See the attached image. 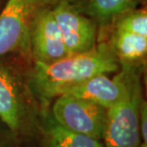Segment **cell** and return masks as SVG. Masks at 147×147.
I'll return each mask as SVG.
<instances>
[{"label":"cell","mask_w":147,"mask_h":147,"mask_svg":"<svg viewBox=\"0 0 147 147\" xmlns=\"http://www.w3.org/2000/svg\"><path fill=\"white\" fill-rule=\"evenodd\" d=\"M119 62L107 40L99 41L90 51L70 55L55 62H33L28 78L32 90L43 105H51L55 98L100 74L119 70Z\"/></svg>","instance_id":"6da1fadb"},{"label":"cell","mask_w":147,"mask_h":147,"mask_svg":"<svg viewBox=\"0 0 147 147\" xmlns=\"http://www.w3.org/2000/svg\"><path fill=\"white\" fill-rule=\"evenodd\" d=\"M32 63L16 55L0 58V119L16 140L36 137L45 105L32 90L28 78Z\"/></svg>","instance_id":"7a4b0ae2"},{"label":"cell","mask_w":147,"mask_h":147,"mask_svg":"<svg viewBox=\"0 0 147 147\" xmlns=\"http://www.w3.org/2000/svg\"><path fill=\"white\" fill-rule=\"evenodd\" d=\"M124 76L125 93L121 99L107 109L104 147H139L140 109L143 99L142 76L144 65H119Z\"/></svg>","instance_id":"3957f363"},{"label":"cell","mask_w":147,"mask_h":147,"mask_svg":"<svg viewBox=\"0 0 147 147\" xmlns=\"http://www.w3.org/2000/svg\"><path fill=\"white\" fill-rule=\"evenodd\" d=\"M50 0H7L0 11V58L14 55L32 63L30 32L41 9Z\"/></svg>","instance_id":"277c9868"},{"label":"cell","mask_w":147,"mask_h":147,"mask_svg":"<svg viewBox=\"0 0 147 147\" xmlns=\"http://www.w3.org/2000/svg\"><path fill=\"white\" fill-rule=\"evenodd\" d=\"M54 119L68 130L102 140L107 120V109L85 98L64 94L50 105Z\"/></svg>","instance_id":"5b68a950"},{"label":"cell","mask_w":147,"mask_h":147,"mask_svg":"<svg viewBox=\"0 0 147 147\" xmlns=\"http://www.w3.org/2000/svg\"><path fill=\"white\" fill-rule=\"evenodd\" d=\"M52 10L71 55L90 51L98 44V30L96 23L76 10L69 0L57 2Z\"/></svg>","instance_id":"8992f818"},{"label":"cell","mask_w":147,"mask_h":147,"mask_svg":"<svg viewBox=\"0 0 147 147\" xmlns=\"http://www.w3.org/2000/svg\"><path fill=\"white\" fill-rule=\"evenodd\" d=\"M30 55L33 62L49 64L71 54L64 43L52 6H46L34 17L30 32Z\"/></svg>","instance_id":"52a82bcc"},{"label":"cell","mask_w":147,"mask_h":147,"mask_svg":"<svg viewBox=\"0 0 147 147\" xmlns=\"http://www.w3.org/2000/svg\"><path fill=\"white\" fill-rule=\"evenodd\" d=\"M76 10L96 23L98 42L106 40L114 22L120 16L137 9L143 0H69Z\"/></svg>","instance_id":"ba28073f"},{"label":"cell","mask_w":147,"mask_h":147,"mask_svg":"<svg viewBox=\"0 0 147 147\" xmlns=\"http://www.w3.org/2000/svg\"><path fill=\"white\" fill-rule=\"evenodd\" d=\"M125 93V80L121 70L113 78L106 74H100L70 89L66 94L100 105L109 109L117 103Z\"/></svg>","instance_id":"9c48e42d"},{"label":"cell","mask_w":147,"mask_h":147,"mask_svg":"<svg viewBox=\"0 0 147 147\" xmlns=\"http://www.w3.org/2000/svg\"><path fill=\"white\" fill-rule=\"evenodd\" d=\"M36 139L40 147H104L102 140L75 133L60 125L52 116L50 106L41 113Z\"/></svg>","instance_id":"30bf717a"},{"label":"cell","mask_w":147,"mask_h":147,"mask_svg":"<svg viewBox=\"0 0 147 147\" xmlns=\"http://www.w3.org/2000/svg\"><path fill=\"white\" fill-rule=\"evenodd\" d=\"M106 40L109 42L119 65H144L147 55V36L112 29Z\"/></svg>","instance_id":"8fae6325"},{"label":"cell","mask_w":147,"mask_h":147,"mask_svg":"<svg viewBox=\"0 0 147 147\" xmlns=\"http://www.w3.org/2000/svg\"><path fill=\"white\" fill-rule=\"evenodd\" d=\"M115 30L147 36V11L146 8H137L120 16L111 27Z\"/></svg>","instance_id":"7c38bea8"},{"label":"cell","mask_w":147,"mask_h":147,"mask_svg":"<svg viewBox=\"0 0 147 147\" xmlns=\"http://www.w3.org/2000/svg\"><path fill=\"white\" fill-rule=\"evenodd\" d=\"M140 135L142 142L147 143V102L144 99L140 109Z\"/></svg>","instance_id":"4fadbf2b"},{"label":"cell","mask_w":147,"mask_h":147,"mask_svg":"<svg viewBox=\"0 0 147 147\" xmlns=\"http://www.w3.org/2000/svg\"><path fill=\"white\" fill-rule=\"evenodd\" d=\"M16 142L10 132L0 128V147H16Z\"/></svg>","instance_id":"5bb4252c"},{"label":"cell","mask_w":147,"mask_h":147,"mask_svg":"<svg viewBox=\"0 0 147 147\" xmlns=\"http://www.w3.org/2000/svg\"><path fill=\"white\" fill-rule=\"evenodd\" d=\"M58 1H60V0H50V2H51V5H52V6H53V5H55V3L58 2Z\"/></svg>","instance_id":"9a60e30c"},{"label":"cell","mask_w":147,"mask_h":147,"mask_svg":"<svg viewBox=\"0 0 147 147\" xmlns=\"http://www.w3.org/2000/svg\"><path fill=\"white\" fill-rule=\"evenodd\" d=\"M139 147H147V143H144V142H140V146Z\"/></svg>","instance_id":"2e32d148"},{"label":"cell","mask_w":147,"mask_h":147,"mask_svg":"<svg viewBox=\"0 0 147 147\" xmlns=\"http://www.w3.org/2000/svg\"><path fill=\"white\" fill-rule=\"evenodd\" d=\"M0 2H1V0H0Z\"/></svg>","instance_id":"e0dca14e"}]
</instances>
